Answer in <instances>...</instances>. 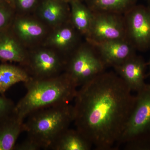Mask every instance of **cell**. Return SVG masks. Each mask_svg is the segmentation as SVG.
Masks as SVG:
<instances>
[{"label": "cell", "instance_id": "44dd1931", "mask_svg": "<svg viewBox=\"0 0 150 150\" xmlns=\"http://www.w3.org/2000/svg\"><path fill=\"white\" fill-rule=\"evenodd\" d=\"M127 150H150V140H142L126 143Z\"/></svg>", "mask_w": 150, "mask_h": 150}, {"label": "cell", "instance_id": "5b68a950", "mask_svg": "<svg viewBox=\"0 0 150 150\" xmlns=\"http://www.w3.org/2000/svg\"><path fill=\"white\" fill-rule=\"evenodd\" d=\"M142 140H150V84L137 92L134 108L118 145Z\"/></svg>", "mask_w": 150, "mask_h": 150}, {"label": "cell", "instance_id": "277c9868", "mask_svg": "<svg viewBox=\"0 0 150 150\" xmlns=\"http://www.w3.org/2000/svg\"><path fill=\"white\" fill-rule=\"evenodd\" d=\"M106 68L94 46L86 41L68 57L64 73L78 87L102 74Z\"/></svg>", "mask_w": 150, "mask_h": 150}, {"label": "cell", "instance_id": "5bb4252c", "mask_svg": "<svg viewBox=\"0 0 150 150\" xmlns=\"http://www.w3.org/2000/svg\"><path fill=\"white\" fill-rule=\"evenodd\" d=\"M24 121L15 112L0 121V150H13L18 137L24 132Z\"/></svg>", "mask_w": 150, "mask_h": 150}, {"label": "cell", "instance_id": "e0dca14e", "mask_svg": "<svg viewBox=\"0 0 150 150\" xmlns=\"http://www.w3.org/2000/svg\"><path fill=\"white\" fill-rule=\"evenodd\" d=\"M69 4L70 21L78 32L85 37L91 26L93 12L80 0H74Z\"/></svg>", "mask_w": 150, "mask_h": 150}, {"label": "cell", "instance_id": "52a82bcc", "mask_svg": "<svg viewBox=\"0 0 150 150\" xmlns=\"http://www.w3.org/2000/svg\"><path fill=\"white\" fill-rule=\"evenodd\" d=\"M123 16L126 40L137 51L150 49V6L137 4Z\"/></svg>", "mask_w": 150, "mask_h": 150}, {"label": "cell", "instance_id": "4316f807", "mask_svg": "<svg viewBox=\"0 0 150 150\" xmlns=\"http://www.w3.org/2000/svg\"><path fill=\"white\" fill-rule=\"evenodd\" d=\"M148 2L149 5H148L150 6V0H146Z\"/></svg>", "mask_w": 150, "mask_h": 150}, {"label": "cell", "instance_id": "2e32d148", "mask_svg": "<svg viewBox=\"0 0 150 150\" xmlns=\"http://www.w3.org/2000/svg\"><path fill=\"white\" fill-rule=\"evenodd\" d=\"M92 144L76 129L69 128L63 132L49 150H89Z\"/></svg>", "mask_w": 150, "mask_h": 150}, {"label": "cell", "instance_id": "8fae6325", "mask_svg": "<svg viewBox=\"0 0 150 150\" xmlns=\"http://www.w3.org/2000/svg\"><path fill=\"white\" fill-rule=\"evenodd\" d=\"M147 63L141 56H135L121 64L113 67L116 74L125 82L131 91L138 92L146 86V71Z\"/></svg>", "mask_w": 150, "mask_h": 150}, {"label": "cell", "instance_id": "9c48e42d", "mask_svg": "<svg viewBox=\"0 0 150 150\" xmlns=\"http://www.w3.org/2000/svg\"><path fill=\"white\" fill-rule=\"evenodd\" d=\"M82 36L70 20L53 28L44 40L43 46L54 49L63 56L66 62L68 57L81 44Z\"/></svg>", "mask_w": 150, "mask_h": 150}, {"label": "cell", "instance_id": "83f0119b", "mask_svg": "<svg viewBox=\"0 0 150 150\" xmlns=\"http://www.w3.org/2000/svg\"><path fill=\"white\" fill-rule=\"evenodd\" d=\"M11 1H13L14 0H11Z\"/></svg>", "mask_w": 150, "mask_h": 150}, {"label": "cell", "instance_id": "603a6c76", "mask_svg": "<svg viewBox=\"0 0 150 150\" xmlns=\"http://www.w3.org/2000/svg\"><path fill=\"white\" fill-rule=\"evenodd\" d=\"M12 13L7 9L0 6V31L8 24L11 18Z\"/></svg>", "mask_w": 150, "mask_h": 150}, {"label": "cell", "instance_id": "30bf717a", "mask_svg": "<svg viewBox=\"0 0 150 150\" xmlns=\"http://www.w3.org/2000/svg\"><path fill=\"white\" fill-rule=\"evenodd\" d=\"M93 46L106 67L121 64L136 55L137 51L126 39L110 40Z\"/></svg>", "mask_w": 150, "mask_h": 150}, {"label": "cell", "instance_id": "3957f363", "mask_svg": "<svg viewBox=\"0 0 150 150\" xmlns=\"http://www.w3.org/2000/svg\"><path fill=\"white\" fill-rule=\"evenodd\" d=\"M24 121L27 138L48 150L74 120V106L70 103L45 108L33 112Z\"/></svg>", "mask_w": 150, "mask_h": 150}, {"label": "cell", "instance_id": "d4e9b609", "mask_svg": "<svg viewBox=\"0 0 150 150\" xmlns=\"http://www.w3.org/2000/svg\"><path fill=\"white\" fill-rule=\"evenodd\" d=\"M148 66L149 67V76L150 77V59L149 61L147 63Z\"/></svg>", "mask_w": 150, "mask_h": 150}, {"label": "cell", "instance_id": "d6986e66", "mask_svg": "<svg viewBox=\"0 0 150 150\" xmlns=\"http://www.w3.org/2000/svg\"><path fill=\"white\" fill-rule=\"evenodd\" d=\"M93 12H107L124 15L137 4V0H84Z\"/></svg>", "mask_w": 150, "mask_h": 150}, {"label": "cell", "instance_id": "8992f818", "mask_svg": "<svg viewBox=\"0 0 150 150\" xmlns=\"http://www.w3.org/2000/svg\"><path fill=\"white\" fill-rule=\"evenodd\" d=\"M91 26L86 41L94 45L110 40L125 39L124 16L107 12H93Z\"/></svg>", "mask_w": 150, "mask_h": 150}, {"label": "cell", "instance_id": "7a4b0ae2", "mask_svg": "<svg viewBox=\"0 0 150 150\" xmlns=\"http://www.w3.org/2000/svg\"><path fill=\"white\" fill-rule=\"evenodd\" d=\"M24 85L27 92L16 105L14 110L22 121L36 110L69 103L77 91V87L64 72L47 79L31 78Z\"/></svg>", "mask_w": 150, "mask_h": 150}, {"label": "cell", "instance_id": "484cf974", "mask_svg": "<svg viewBox=\"0 0 150 150\" xmlns=\"http://www.w3.org/2000/svg\"><path fill=\"white\" fill-rule=\"evenodd\" d=\"M64 1H67V2L69 3L71 1H74V0H64ZM80 1H84V0H80Z\"/></svg>", "mask_w": 150, "mask_h": 150}, {"label": "cell", "instance_id": "9a60e30c", "mask_svg": "<svg viewBox=\"0 0 150 150\" xmlns=\"http://www.w3.org/2000/svg\"><path fill=\"white\" fill-rule=\"evenodd\" d=\"M28 58V52L17 38L6 33L0 34V60L25 66Z\"/></svg>", "mask_w": 150, "mask_h": 150}, {"label": "cell", "instance_id": "7c38bea8", "mask_svg": "<svg viewBox=\"0 0 150 150\" xmlns=\"http://www.w3.org/2000/svg\"><path fill=\"white\" fill-rule=\"evenodd\" d=\"M64 0H44L38 10V18L52 29L69 21L70 7Z\"/></svg>", "mask_w": 150, "mask_h": 150}, {"label": "cell", "instance_id": "ba28073f", "mask_svg": "<svg viewBox=\"0 0 150 150\" xmlns=\"http://www.w3.org/2000/svg\"><path fill=\"white\" fill-rule=\"evenodd\" d=\"M66 60L54 49L38 48L28 53L25 69L30 77L44 79L56 76L64 71Z\"/></svg>", "mask_w": 150, "mask_h": 150}, {"label": "cell", "instance_id": "6da1fadb", "mask_svg": "<svg viewBox=\"0 0 150 150\" xmlns=\"http://www.w3.org/2000/svg\"><path fill=\"white\" fill-rule=\"evenodd\" d=\"M117 74L104 71L82 86L74 98L76 129L96 150L118 145L136 96Z\"/></svg>", "mask_w": 150, "mask_h": 150}, {"label": "cell", "instance_id": "cb8c5ba5", "mask_svg": "<svg viewBox=\"0 0 150 150\" xmlns=\"http://www.w3.org/2000/svg\"><path fill=\"white\" fill-rule=\"evenodd\" d=\"M18 8L22 12H28L34 8L38 0H16Z\"/></svg>", "mask_w": 150, "mask_h": 150}, {"label": "cell", "instance_id": "ffe728a7", "mask_svg": "<svg viewBox=\"0 0 150 150\" xmlns=\"http://www.w3.org/2000/svg\"><path fill=\"white\" fill-rule=\"evenodd\" d=\"M15 105L11 100L0 94V121L14 113Z\"/></svg>", "mask_w": 150, "mask_h": 150}, {"label": "cell", "instance_id": "7402d4cb", "mask_svg": "<svg viewBox=\"0 0 150 150\" xmlns=\"http://www.w3.org/2000/svg\"><path fill=\"white\" fill-rule=\"evenodd\" d=\"M41 149L40 146L35 142L27 137L20 144H16L13 150H39Z\"/></svg>", "mask_w": 150, "mask_h": 150}, {"label": "cell", "instance_id": "ac0fdd59", "mask_svg": "<svg viewBox=\"0 0 150 150\" xmlns=\"http://www.w3.org/2000/svg\"><path fill=\"white\" fill-rule=\"evenodd\" d=\"M30 78L25 69L7 64L0 65V94L4 95L13 86L25 83Z\"/></svg>", "mask_w": 150, "mask_h": 150}, {"label": "cell", "instance_id": "4fadbf2b", "mask_svg": "<svg viewBox=\"0 0 150 150\" xmlns=\"http://www.w3.org/2000/svg\"><path fill=\"white\" fill-rule=\"evenodd\" d=\"M47 26L39 19L20 16L15 21L14 30L23 45L32 44L46 37Z\"/></svg>", "mask_w": 150, "mask_h": 150}]
</instances>
